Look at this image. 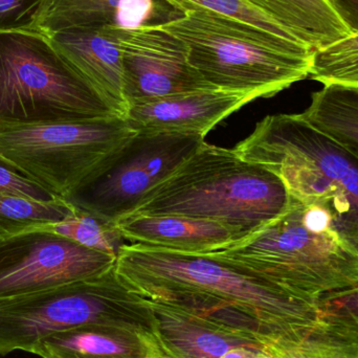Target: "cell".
I'll list each match as a JSON object with an SVG mask.
<instances>
[{"label": "cell", "mask_w": 358, "mask_h": 358, "mask_svg": "<svg viewBox=\"0 0 358 358\" xmlns=\"http://www.w3.org/2000/svg\"><path fill=\"white\" fill-rule=\"evenodd\" d=\"M221 358H271L264 349L256 346H242L227 352Z\"/></svg>", "instance_id": "26"}, {"label": "cell", "mask_w": 358, "mask_h": 358, "mask_svg": "<svg viewBox=\"0 0 358 358\" xmlns=\"http://www.w3.org/2000/svg\"><path fill=\"white\" fill-rule=\"evenodd\" d=\"M301 115L358 157V92L323 86Z\"/></svg>", "instance_id": "19"}, {"label": "cell", "mask_w": 358, "mask_h": 358, "mask_svg": "<svg viewBox=\"0 0 358 358\" xmlns=\"http://www.w3.org/2000/svg\"><path fill=\"white\" fill-rule=\"evenodd\" d=\"M252 101L243 92L195 90L130 105L123 117L136 134H191L204 138L217 124Z\"/></svg>", "instance_id": "12"}, {"label": "cell", "mask_w": 358, "mask_h": 358, "mask_svg": "<svg viewBox=\"0 0 358 358\" xmlns=\"http://www.w3.org/2000/svg\"><path fill=\"white\" fill-rule=\"evenodd\" d=\"M123 59L126 105L170 94L213 90L187 60L182 41L159 24L115 29Z\"/></svg>", "instance_id": "11"}, {"label": "cell", "mask_w": 358, "mask_h": 358, "mask_svg": "<svg viewBox=\"0 0 358 358\" xmlns=\"http://www.w3.org/2000/svg\"><path fill=\"white\" fill-rule=\"evenodd\" d=\"M45 0H0V31H33Z\"/></svg>", "instance_id": "25"}, {"label": "cell", "mask_w": 358, "mask_h": 358, "mask_svg": "<svg viewBox=\"0 0 358 358\" xmlns=\"http://www.w3.org/2000/svg\"><path fill=\"white\" fill-rule=\"evenodd\" d=\"M204 142L201 136L191 134H134L99 164L65 200L117 224L136 213L147 196Z\"/></svg>", "instance_id": "9"}, {"label": "cell", "mask_w": 358, "mask_h": 358, "mask_svg": "<svg viewBox=\"0 0 358 358\" xmlns=\"http://www.w3.org/2000/svg\"><path fill=\"white\" fill-rule=\"evenodd\" d=\"M159 358H173V357H169V355H166L165 352H164V355H162V357H159Z\"/></svg>", "instance_id": "29"}, {"label": "cell", "mask_w": 358, "mask_h": 358, "mask_svg": "<svg viewBox=\"0 0 358 358\" xmlns=\"http://www.w3.org/2000/svg\"><path fill=\"white\" fill-rule=\"evenodd\" d=\"M115 225L131 244L183 252H218L246 236L217 221L178 215L132 214Z\"/></svg>", "instance_id": "15"}, {"label": "cell", "mask_w": 358, "mask_h": 358, "mask_svg": "<svg viewBox=\"0 0 358 358\" xmlns=\"http://www.w3.org/2000/svg\"><path fill=\"white\" fill-rule=\"evenodd\" d=\"M164 0H45L33 31L50 36L80 27L136 29L161 24L181 13Z\"/></svg>", "instance_id": "14"}, {"label": "cell", "mask_w": 358, "mask_h": 358, "mask_svg": "<svg viewBox=\"0 0 358 358\" xmlns=\"http://www.w3.org/2000/svg\"><path fill=\"white\" fill-rule=\"evenodd\" d=\"M323 303H330L344 308H358V289L332 296Z\"/></svg>", "instance_id": "27"}, {"label": "cell", "mask_w": 358, "mask_h": 358, "mask_svg": "<svg viewBox=\"0 0 358 358\" xmlns=\"http://www.w3.org/2000/svg\"><path fill=\"white\" fill-rule=\"evenodd\" d=\"M31 353L41 358H159V338L149 332L120 326L87 325L40 341Z\"/></svg>", "instance_id": "17"}, {"label": "cell", "mask_w": 358, "mask_h": 358, "mask_svg": "<svg viewBox=\"0 0 358 358\" xmlns=\"http://www.w3.org/2000/svg\"><path fill=\"white\" fill-rule=\"evenodd\" d=\"M87 325L134 328L157 338L150 301L115 266L98 277L0 302V355L31 353L48 336Z\"/></svg>", "instance_id": "7"}, {"label": "cell", "mask_w": 358, "mask_h": 358, "mask_svg": "<svg viewBox=\"0 0 358 358\" xmlns=\"http://www.w3.org/2000/svg\"><path fill=\"white\" fill-rule=\"evenodd\" d=\"M244 161L279 176L290 196L320 208L358 252V157L300 115L259 122L234 148Z\"/></svg>", "instance_id": "3"}, {"label": "cell", "mask_w": 358, "mask_h": 358, "mask_svg": "<svg viewBox=\"0 0 358 358\" xmlns=\"http://www.w3.org/2000/svg\"><path fill=\"white\" fill-rule=\"evenodd\" d=\"M164 1L181 14L187 10H210L215 14L259 27L263 31H268L279 37L301 42L286 27L259 10L248 0H164Z\"/></svg>", "instance_id": "23"}, {"label": "cell", "mask_w": 358, "mask_h": 358, "mask_svg": "<svg viewBox=\"0 0 358 358\" xmlns=\"http://www.w3.org/2000/svg\"><path fill=\"white\" fill-rule=\"evenodd\" d=\"M309 77L323 86L358 92V27L346 37L313 50Z\"/></svg>", "instance_id": "21"}, {"label": "cell", "mask_w": 358, "mask_h": 358, "mask_svg": "<svg viewBox=\"0 0 358 358\" xmlns=\"http://www.w3.org/2000/svg\"><path fill=\"white\" fill-rule=\"evenodd\" d=\"M271 358H358V328L348 313L323 303L317 315L265 346Z\"/></svg>", "instance_id": "18"}, {"label": "cell", "mask_w": 358, "mask_h": 358, "mask_svg": "<svg viewBox=\"0 0 358 358\" xmlns=\"http://www.w3.org/2000/svg\"><path fill=\"white\" fill-rule=\"evenodd\" d=\"M115 269L136 292L242 332L264 344L317 315L250 269L212 252H183L125 244Z\"/></svg>", "instance_id": "1"}, {"label": "cell", "mask_w": 358, "mask_h": 358, "mask_svg": "<svg viewBox=\"0 0 358 358\" xmlns=\"http://www.w3.org/2000/svg\"><path fill=\"white\" fill-rule=\"evenodd\" d=\"M292 203L282 179L267 168L244 161L234 149L204 142L134 214L206 219L248 235L282 216Z\"/></svg>", "instance_id": "4"}, {"label": "cell", "mask_w": 358, "mask_h": 358, "mask_svg": "<svg viewBox=\"0 0 358 358\" xmlns=\"http://www.w3.org/2000/svg\"><path fill=\"white\" fill-rule=\"evenodd\" d=\"M117 115L48 36L31 29L0 31V131Z\"/></svg>", "instance_id": "6"}, {"label": "cell", "mask_w": 358, "mask_h": 358, "mask_svg": "<svg viewBox=\"0 0 358 358\" xmlns=\"http://www.w3.org/2000/svg\"><path fill=\"white\" fill-rule=\"evenodd\" d=\"M117 260L44 229L0 240V302L98 277Z\"/></svg>", "instance_id": "10"}, {"label": "cell", "mask_w": 358, "mask_h": 358, "mask_svg": "<svg viewBox=\"0 0 358 358\" xmlns=\"http://www.w3.org/2000/svg\"><path fill=\"white\" fill-rule=\"evenodd\" d=\"M150 301V300H149ZM157 317V338L164 352L173 358H221L233 349L256 346L252 336L165 303L150 301Z\"/></svg>", "instance_id": "16"}, {"label": "cell", "mask_w": 358, "mask_h": 358, "mask_svg": "<svg viewBox=\"0 0 358 358\" xmlns=\"http://www.w3.org/2000/svg\"><path fill=\"white\" fill-rule=\"evenodd\" d=\"M216 252L309 304L358 289L357 250L323 210L294 197L282 216Z\"/></svg>", "instance_id": "2"}, {"label": "cell", "mask_w": 358, "mask_h": 358, "mask_svg": "<svg viewBox=\"0 0 358 358\" xmlns=\"http://www.w3.org/2000/svg\"><path fill=\"white\" fill-rule=\"evenodd\" d=\"M44 229L69 238L90 250L117 258L125 245L126 239L117 225L77 208L64 220Z\"/></svg>", "instance_id": "22"}, {"label": "cell", "mask_w": 358, "mask_h": 358, "mask_svg": "<svg viewBox=\"0 0 358 358\" xmlns=\"http://www.w3.org/2000/svg\"><path fill=\"white\" fill-rule=\"evenodd\" d=\"M0 193L25 196L41 201H52L59 198L24 176L2 155H0Z\"/></svg>", "instance_id": "24"}, {"label": "cell", "mask_w": 358, "mask_h": 358, "mask_svg": "<svg viewBox=\"0 0 358 358\" xmlns=\"http://www.w3.org/2000/svg\"><path fill=\"white\" fill-rule=\"evenodd\" d=\"M73 210V206L60 197L41 201L0 193V240L52 227L67 218Z\"/></svg>", "instance_id": "20"}, {"label": "cell", "mask_w": 358, "mask_h": 358, "mask_svg": "<svg viewBox=\"0 0 358 358\" xmlns=\"http://www.w3.org/2000/svg\"><path fill=\"white\" fill-rule=\"evenodd\" d=\"M117 27H80L48 36L58 54L119 113L127 105L123 96V59Z\"/></svg>", "instance_id": "13"}, {"label": "cell", "mask_w": 358, "mask_h": 358, "mask_svg": "<svg viewBox=\"0 0 358 358\" xmlns=\"http://www.w3.org/2000/svg\"><path fill=\"white\" fill-rule=\"evenodd\" d=\"M136 134L121 115L0 131V155L66 199L111 153Z\"/></svg>", "instance_id": "8"}, {"label": "cell", "mask_w": 358, "mask_h": 358, "mask_svg": "<svg viewBox=\"0 0 358 358\" xmlns=\"http://www.w3.org/2000/svg\"><path fill=\"white\" fill-rule=\"evenodd\" d=\"M159 25L183 42L189 64L218 90L271 98L310 73L308 46L210 10H187Z\"/></svg>", "instance_id": "5"}, {"label": "cell", "mask_w": 358, "mask_h": 358, "mask_svg": "<svg viewBox=\"0 0 358 358\" xmlns=\"http://www.w3.org/2000/svg\"><path fill=\"white\" fill-rule=\"evenodd\" d=\"M348 1L351 6H355V10H358V0H348Z\"/></svg>", "instance_id": "28"}]
</instances>
